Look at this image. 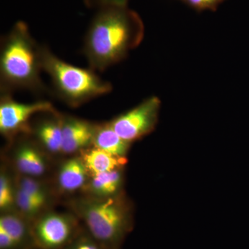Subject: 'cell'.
<instances>
[{
	"mask_svg": "<svg viewBox=\"0 0 249 249\" xmlns=\"http://www.w3.org/2000/svg\"><path fill=\"white\" fill-rule=\"evenodd\" d=\"M183 2L196 11H215L225 0H181Z\"/></svg>",
	"mask_w": 249,
	"mask_h": 249,
	"instance_id": "obj_20",
	"label": "cell"
},
{
	"mask_svg": "<svg viewBox=\"0 0 249 249\" xmlns=\"http://www.w3.org/2000/svg\"><path fill=\"white\" fill-rule=\"evenodd\" d=\"M37 142L50 153H62V119L59 113L42 119L33 129Z\"/></svg>",
	"mask_w": 249,
	"mask_h": 249,
	"instance_id": "obj_12",
	"label": "cell"
},
{
	"mask_svg": "<svg viewBox=\"0 0 249 249\" xmlns=\"http://www.w3.org/2000/svg\"><path fill=\"white\" fill-rule=\"evenodd\" d=\"M14 163L19 175L39 178L48 168L47 160L36 142L24 137L14 151Z\"/></svg>",
	"mask_w": 249,
	"mask_h": 249,
	"instance_id": "obj_10",
	"label": "cell"
},
{
	"mask_svg": "<svg viewBox=\"0 0 249 249\" xmlns=\"http://www.w3.org/2000/svg\"><path fill=\"white\" fill-rule=\"evenodd\" d=\"M83 229L74 214L45 212L31 222L36 249H65Z\"/></svg>",
	"mask_w": 249,
	"mask_h": 249,
	"instance_id": "obj_5",
	"label": "cell"
},
{
	"mask_svg": "<svg viewBox=\"0 0 249 249\" xmlns=\"http://www.w3.org/2000/svg\"><path fill=\"white\" fill-rule=\"evenodd\" d=\"M160 107V98L151 96L114 118L109 124L121 138L131 143L153 130L158 121Z\"/></svg>",
	"mask_w": 249,
	"mask_h": 249,
	"instance_id": "obj_6",
	"label": "cell"
},
{
	"mask_svg": "<svg viewBox=\"0 0 249 249\" xmlns=\"http://www.w3.org/2000/svg\"><path fill=\"white\" fill-rule=\"evenodd\" d=\"M40 47L22 21L16 22L4 36L0 52L1 93L24 89L42 94L47 91L40 76Z\"/></svg>",
	"mask_w": 249,
	"mask_h": 249,
	"instance_id": "obj_2",
	"label": "cell"
},
{
	"mask_svg": "<svg viewBox=\"0 0 249 249\" xmlns=\"http://www.w3.org/2000/svg\"><path fill=\"white\" fill-rule=\"evenodd\" d=\"M122 183V171L116 169L90 176L83 190L86 196L93 197H113L119 196Z\"/></svg>",
	"mask_w": 249,
	"mask_h": 249,
	"instance_id": "obj_13",
	"label": "cell"
},
{
	"mask_svg": "<svg viewBox=\"0 0 249 249\" xmlns=\"http://www.w3.org/2000/svg\"><path fill=\"white\" fill-rule=\"evenodd\" d=\"M92 146L111 155L124 157L128 152L130 142L121 138L107 122L95 124Z\"/></svg>",
	"mask_w": 249,
	"mask_h": 249,
	"instance_id": "obj_14",
	"label": "cell"
},
{
	"mask_svg": "<svg viewBox=\"0 0 249 249\" xmlns=\"http://www.w3.org/2000/svg\"><path fill=\"white\" fill-rule=\"evenodd\" d=\"M144 32L142 18L127 6L98 9L83 44V53L89 68L104 71L124 60L130 51L142 43Z\"/></svg>",
	"mask_w": 249,
	"mask_h": 249,
	"instance_id": "obj_1",
	"label": "cell"
},
{
	"mask_svg": "<svg viewBox=\"0 0 249 249\" xmlns=\"http://www.w3.org/2000/svg\"><path fill=\"white\" fill-rule=\"evenodd\" d=\"M90 176L116 169H121L126 163L125 157H117L94 147L80 152Z\"/></svg>",
	"mask_w": 249,
	"mask_h": 249,
	"instance_id": "obj_15",
	"label": "cell"
},
{
	"mask_svg": "<svg viewBox=\"0 0 249 249\" xmlns=\"http://www.w3.org/2000/svg\"><path fill=\"white\" fill-rule=\"evenodd\" d=\"M0 249H36L31 222L18 211L1 214Z\"/></svg>",
	"mask_w": 249,
	"mask_h": 249,
	"instance_id": "obj_8",
	"label": "cell"
},
{
	"mask_svg": "<svg viewBox=\"0 0 249 249\" xmlns=\"http://www.w3.org/2000/svg\"><path fill=\"white\" fill-rule=\"evenodd\" d=\"M65 249H107L93 238L83 228V231L80 232L71 243Z\"/></svg>",
	"mask_w": 249,
	"mask_h": 249,
	"instance_id": "obj_19",
	"label": "cell"
},
{
	"mask_svg": "<svg viewBox=\"0 0 249 249\" xmlns=\"http://www.w3.org/2000/svg\"><path fill=\"white\" fill-rule=\"evenodd\" d=\"M62 153L80 152L92 145L95 124L71 116L62 115Z\"/></svg>",
	"mask_w": 249,
	"mask_h": 249,
	"instance_id": "obj_9",
	"label": "cell"
},
{
	"mask_svg": "<svg viewBox=\"0 0 249 249\" xmlns=\"http://www.w3.org/2000/svg\"><path fill=\"white\" fill-rule=\"evenodd\" d=\"M73 214L93 238L107 249H119L130 227L128 210L119 196H86L70 203Z\"/></svg>",
	"mask_w": 249,
	"mask_h": 249,
	"instance_id": "obj_3",
	"label": "cell"
},
{
	"mask_svg": "<svg viewBox=\"0 0 249 249\" xmlns=\"http://www.w3.org/2000/svg\"><path fill=\"white\" fill-rule=\"evenodd\" d=\"M16 181L4 168L0 174V210L3 213L17 211L16 206Z\"/></svg>",
	"mask_w": 249,
	"mask_h": 249,
	"instance_id": "obj_17",
	"label": "cell"
},
{
	"mask_svg": "<svg viewBox=\"0 0 249 249\" xmlns=\"http://www.w3.org/2000/svg\"><path fill=\"white\" fill-rule=\"evenodd\" d=\"M40 55L42 71L50 77L57 96L69 106L78 107L112 90L110 83L91 69L67 63L45 46H40Z\"/></svg>",
	"mask_w": 249,
	"mask_h": 249,
	"instance_id": "obj_4",
	"label": "cell"
},
{
	"mask_svg": "<svg viewBox=\"0 0 249 249\" xmlns=\"http://www.w3.org/2000/svg\"><path fill=\"white\" fill-rule=\"evenodd\" d=\"M90 175L81 157L68 159L60 165L57 175L59 189L65 193L84 189Z\"/></svg>",
	"mask_w": 249,
	"mask_h": 249,
	"instance_id": "obj_11",
	"label": "cell"
},
{
	"mask_svg": "<svg viewBox=\"0 0 249 249\" xmlns=\"http://www.w3.org/2000/svg\"><path fill=\"white\" fill-rule=\"evenodd\" d=\"M16 185L19 189L45 204H48L50 194L47 187L38 181L37 178L18 175L16 177Z\"/></svg>",
	"mask_w": 249,
	"mask_h": 249,
	"instance_id": "obj_18",
	"label": "cell"
},
{
	"mask_svg": "<svg viewBox=\"0 0 249 249\" xmlns=\"http://www.w3.org/2000/svg\"><path fill=\"white\" fill-rule=\"evenodd\" d=\"M47 205L29 196L16 186V210L18 213H19L31 222L45 213L43 212V211L45 209Z\"/></svg>",
	"mask_w": 249,
	"mask_h": 249,
	"instance_id": "obj_16",
	"label": "cell"
},
{
	"mask_svg": "<svg viewBox=\"0 0 249 249\" xmlns=\"http://www.w3.org/2000/svg\"><path fill=\"white\" fill-rule=\"evenodd\" d=\"M52 103L37 101L21 103L15 101L11 93H1L0 101V132L5 137H14L19 133L31 132L29 122L39 113L56 112Z\"/></svg>",
	"mask_w": 249,
	"mask_h": 249,
	"instance_id": "obj_7",
	"label": "cell"
},
{
	"mask_svg": "<svg viewBox=\"0 0 249 249\" xmlns=\"http://www.w3.org/2000/svg\"><path fill=\"white\" fill-rule=\"evenodd\" d=\"M88 7L101 9L107 6H127L129 0H84Z\"/></svg>",
	"mask_w": 249,
	"mask_h": 249,
	"instance_id": "obj_21",
	"label": "cell"
}]
</instances>
